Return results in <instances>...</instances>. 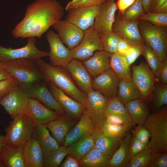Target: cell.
Returning a JSON list of instances; mask_svg holds the SVG:
<instances>
[{
  "mask_svg": "<svg viewBox=\"0 0 167 167\" xmlns=\"http://www.w3.org/2000/svg\"><path fill=\"white\" fill-rule=\"evenodd\" d=\"M117 9L115 0H106L101 5L100 10L92 27L100 35L105 32L112 31Z\"/></svg>",
  "mask_w": 167,
  "mask_h": 167,
  "instance_id": "19",
  "label": "cell"
},
{
  "mask_svg": "<svg viewBox=\"0 0 167 167\" xmlns=\"http://www.w3.org/2000/svg\"><path fill=\"white\" fill-rule=\"evenodd\" d=\"M94 146L92 135L84 136L66 146L67 153L79 162Z\"/></svg>",
  "mask_w": 167,
  "mask_h": 167,
  "instance_id": "31",
  "label": "cell"
},
{
  "mask_svg": "<svg viewBox=\"0 0 167 167\" xmlns=\"http://www.w3.org/2000/svg\"><path fill=\"white\" fill-rule=\"evenodd\" d=\"M152 150L148 146L132 157L126 167H148Z\"/></svg>",
  "mask_w": 167,
  "mask_h": 167,
  "instance_id": "39",
  "label": "cell"
},
{
  "mask_svg": "<svg viewBox=\"0 0 167 167\" xmlns=\"http://www.w3.org/2000/svg\"><path fill=\"white\" fill-rule=\"evenodd\" d=\"M76 120L65 113L61 114L58 119L51 121L45 125L60 146L63 145L67 134L75 125Z\"/></svg>",
  "mask_w": 167,
  "mask_h": 167,
  "instance_id": "21",
  "label": "cell"
},
{
  "mask_svg": "<svg viewBox=\"0 0 167 167\" xmlns=\"http://www.w3.org/2000/svg\"><path fill=\"white\" fill-rule=\"evenodd\" d=\"M73 59L85 61L92 56L94 51L103 50L99 33L92 27L84 31L80 43L71 50Z\"/></svg>",
  "mask_w": 167,
  "mask_h": 167,
  "instance_id": "8",
  "label": "cell"
},
{
  "mask_svg": "<svg viewBox=\"0 0 167 167\" xmlns=\"http://www.w3.org/2000/svg\"><path fill=\"white\" fill-rule=\"evenodd\" d=\"M60 167H79L78 162L73 156L67 155L64 161L60 165Z\"/></svg>",
  "mask_w": 167,
  "mask_h": 167,
  "instance_id": "54",
  "label": "cell"
},
{
  "mask_svg": "<svg viewBox=\"0 0 167 167\" xmlns=\"http://www.w3.org/2000/svg\"><path fill=\"white\" fill-rule=\"evenodd\" d=\"M131 133L132 136L140 142L144 144L148 145L150 134L148 129L142 124H139L137 126H135L131 130Z\"/></svg>",
  "mask_w": 167,
  "mask_h": 167,
  "instance_id": "44",
  "label": "cell"
},
{
  "mask_svg": "<svg viewBox=\"0 0 167 167\" xmlns=\"http://www.w3.org/2000/svg\"><path fill=\"white\" fill-rule=\"evenodd\" d=\"M142 125L150 133L151 139L148 146L152 152H167V105L150 114Z\"/></svg>",
  "mask_w": 167,
  "mask_h": 167,
  "instance_id": "4",
  "label": "cell"
},
{
  "mask_svg": "<svg viewBox=\"0 0 167 167\" xmlns=\"http://www.w3.org/2000/svg\"><path fill=\"white\" fill-rule=\"evenodd\" d=\"M167 1V0H152L149 11L155 12L161 5Z\"/></svg>",
  "mask_w": 167,
  "mask_h": 167,
  "instance_id": "55",
  "label": "cell"
},
{
  "mask_svg": "<svg viewBox=\"0 0 167 167\" xmlns=\"http://www.w3.org/2000/svg\"><path fill=\"white\" fill-rule=\"evenodd\" d=\"M132 70V80L140 93L141 99L148 100L154 88V75L144 62L133 66Z\"/></svg>",
  "mask_w": 167,
  "mask_h": 167,
  "instance_id": "9",
  "label": "cell"
},
{
  "mask_svg": "<svg viewBox=\"0 0 167 167\" xmlns=\"http://www.w3.org/2000/svg\"><path fill=\"white\" fill-rule=\"evenodd\" d=\"M117 96L123 104L133 100L141 99L140 93L132 81L131 76L120 79Z\"/></svg>",
  "mask_w": 167,
  "mask_h": 167,
  "instance_id": "32",
  "label": "cell"
},
{
  "mask_svg": "<svg viewBox=\"0 0 167 167\" xmlns=\"http://www.w3.org/2000/svg\"><path fill=\"white\" fill-rule=\"evenodd\" d=\"M13 78L2 68L0 67V80Z\"/></svg>",
  "mask_w": 167,
  "mask_h": 167,
  "instance_id": "58",
  "label": "cell"
},
{
  "mask_svg": "<svg viewBox=\"0 0 167 167\" xmlns=\"http://www.w3.org/2000/svg\"><path fill=\"white\" fill-rule=\"evenodd\" d=\"M120 79L110 68L94 77L92 88L97 91L109 99L117 96Z\"/></svg>",
  "mask_w": 167,
  "mask_h": 167,
  "instance_id": "16",
  "label": "cell"
},
{
  "mask_svg": "<svg viewBox=\"0 0 167 167\" xmlns=\"http://www.w3.org/2000/svg\"><path fill=\"white\" fill-rule=\"evenodd\" d=\"M47 81L36 84L25 91L30 98L36 99L49 109L61 114L66 113L54 99L46 85Z\"/></svg>",
  "mask_w": 167,
  "mask_h": 167,
  "instance_id": "20",
  "label": "cell"
},
{
  "mask_svg": "<svg viewBox=\"0 0 167 167\" xmlns=\"http://www.w3.org/2000/svg\"><path fill=\"white\" fill-rule=\"evenodd\" d=\"M27 43L24 47L13 49L11 47L5 48L0 45V59L4 60L26 58L36 60L48 56V53L37 48L35 37L27 38Z\"/></svg>",
  "mask_w": 167,
  "mask_h": 167,
  "instance_id": "11",
  "label": "cell"
},
{
  "mask_svg": "<svg viewBox=\"0 0 167 167\" xmlns=\"http://www.w3.org/2000/svg\"><path fill=\"white\" fill-rule=\"evenodd\" d=\"M94 147L103 154L112 156L118 148L121 140L115 139L105 135L101 129L96 128L92 135Z\"/></svg>",
  "mask_w": 167,
  "mask_h": 167,
  "instance_id": "27",
  "label": "cell"
},
{
  "mask_svg": "<svg viewBox=\"0 0 167 167\" xmlns=\"http://www.w3.org/2000/svg\"><path fill=\"white\" fill-rule=\"evenodd\" d=\"M155 76L162 84H167V58L161 62Z\"/></svg>",
  "mask_w": 167,
  "mask_h": 167,
  "instance_id": "50",
  "label": "cell"
},
{
  "mask_svg": "<svg viewBox=\"0 0 167 167\" xmlns=\"http://www.w3.org/2000/svg\"><path fill=\"white\" fill-rule=\"evenodd\" d=\"M131 127L105 122L101 129L103 133L110 138L121 140Z\"/></svg>",
  "mask_w": 167,
  "mask_h": 167,
  "instance_id": "38",
  "label": "cell"
},
{
  "mask_svg": "<svg viewBox=\"0 0 167 167\" xmlns=\"http://www.w3.org/2000/svg\"><path fill=\"white\" fill-rule=\"evenodd\" d=\"M144 43L132 46L131 53L126 56L122 55L124 61L128 67H130L131 65L141 54V48Z\"/></svg>",
  "mask_w": 167,
  "mask_h": 167,
  "instance_id": "47",
  "label": "cell"
},
{
  "mask_svg": "<svg viewBox=\"0 0 167 167\" xmlns=\"http://www.w3.org/2000/svg\"><path fill=\"white\" fill-rule=\"evenodd\" d=\"M5 143L6 140L5 136L3 135H0V153ZM0 167H2L0 164Z\"/></svg>",
  "mask_w": 167,
  "mask_h": 167,
  "instance_id": "59",
  "label": "cell"
},
{
  "mask_svg": "<svg viewBox=\"0 0 167 167\" xmlns=\"http://www.w3.org/2000/svg\"><path fill=\"white\" fill-rule=\"evenodd\" d=\"M154 12L158 13H167V1L161 5Z\"/></svg>",
  "mask_w": 167,
  "mask_h": 167,
  "instance_id": "57",
  "label": "cell"
},
{
  "mask_svg": "<svg viewBox=\"0 0 167 167\" xmlns=\"http://www.w3.org/2000/svg\"><path fill=\"white\" fill-rule=\"evenodd\" d=\"M140 20L149 22L156 26L164 28L167 26V13H158L148 12L139 19Z\"/></svg>",
  "mask_w": 167,
  "mask_h": 167,
  "instance_id": "43",
  "label": "cell"
},
{
  "mask_svg": "<svg viewBox=\"0 0 167 167\" xmlns=\"http://www.w3.org/2000/svg\"><path fill=\"white\" fill-rule=\"evenodd\" d=\"M111 156L103 154L94 147L78 163L79 167H108Z\"/></svg>",
  "mask_w": 167,
  "mask_h": 167,
  "instance_id": "33",
  "label": "cell"
},
{
  "mask_svg": "<svg viewBox=\"0 0 167 167\" xmlns=\"http://www.w3.org/2000/svg\"><path fill=\"white\" fill-rule=\"evenodd\" d=\"M82 0H72L69 2L66 5L65 8V9L66 11H67L70 7L74 3L76 2H79Z\"/></svg>",
  "mask_w": 167,
  "mask_h": 167,
  "instance_id": "60",
  "label": "cell"
},
{
  "mask_svg": "<svg viewBox=\"0 0 167 167\" xmlns=\"http://www.w3.org/2000/svg\"><path fill=\"white\" fill-rule=\"evenodd\" d=\"M62 42L71 50L81 41L84 31L66 20H60L53 26Z\"/></svg>",
  "mask_w": 167,
  "mask_h": 167,
  "instance_id": "14",
  "label": "cell"
},
{
  "mask_svg": "<svg viewBox=\"0 0 167 167\" xmlns=\"http://www.w3.org/2000/svg\"><path fill=\"white\" fill-rule=\"evenodd\" d=\"M106 0H82L79 2L73 4L70 7L69 9L79 7L101 5Z\"/></svg>",
  "mask_w": 167,
  "mask_h": 167,
  "instance_id": "52",
  "label": "cell"
},
{
  "mask_svg": "<svg viewBox=\"0 0 167 167\" xmlns=\"http://www.w3.org/2000/svg\"><path fill=\"white\" fill-rule=\"evenodd\" d=\"M101 5L72 8L67 10L65 19L84 31L92 26Z\"/></svg>",
  "mask_w": 167,
  "mask_h": 167,
  "instance_id": "13",
  "label": "cell"
},
{
  "mask_svg": "<svg viewBox=\"0 0 167 167\" xmlns=\"http://www.w3.org/2000/svg\"><path fill=\"white\" fill-rule=\"evenodd\" d=\"M29 101L26 92L18 84L0 99V105L13 119L25 111Z\"/></svg>",
  "mask_w": 167,
  "mask_h": 167,
  "instance_id": "12",
  "label": "cell"
},
{
  "mask_svg": "<svg viewBox=\"0 0 167 167\" xmlns=\"http://www.w3.org/2000/svg\"><path fill=\"white\" fill-rule=\"evenodd\" d=\"M124 105L133 126L143 124L150 114L148 108L141 99L131 101Z\"/></svg>",
  "mask_w": 167,
  "mask_h": 167,
  "instance_id": "29",
  "label": "cell"
},
{
  "mask_svg": "<svg viewBox=\"0 0 167 167\" xmlns=\"http://www.w3.org/2000/svg\"><path fill=\"white\" fill-rule=\"evenodd\" d=\"M26 167H42L44 154L37 141L33 137L24 144L23 150Z\"/></svg>",
  "mask_w": 167,
  "mask_h": 167,
  "instance_id": "26",
  "label": "cell"
},
{
  "mask_svg": "<svg viewBox=\"0 0 167 167\" xmlns=\"http://www.w3.org/2000/svg\"><path fill=\"white\" fill-rule=\"evenodd\" d=\"M24 113L35 125H45L51 121L58 119L61 115L49 109L36 99L30 97Z\"/></svg>",
  "mask_w": 167,
  "mask_h": 167,
  "instance_id": "17",
  "label": "cell"
},
{
  "mask_svg": "<svg viewBox=\"0 0 167 167\" xmlns=\"http://www.w3.org/2000/svg\"><path fill=\"white\" fill-rule=\"evenodd\" d=\"M106 114H113L118 115L132 122L131 118L124 105L121 102L117 96L108 100L106 110Z\"/></svg>",
  "mask_w": 167,
  "mask_h": 167,
  "instance_id": "37",
  "label": "cell"
},
{
  "mask_svg": "<svg viewBox=\"0 0 167 167\" xmlns=\"http://www.w3.org/2000/svg\"><path fill=\"white\" fill-rule=\"evenodd\" d=\"M152 0H142V4L144 13H147L149 11Z\"/></svg>",
  "mask_w": 167,
  "mask_h": 167,
  "instance_id": "56",
  "label": "cell"
},
{
  "mask_svg": "<svg viewBox=\"0 0 167 167\" xmlns=\"http://www.w3.org/2000/svg\"><path fill=\"white\" fill-rule=\"evenodd\" d=\"M103 50L111 54L117 51L116 45L121 37L112 31H107L100 35Z\"/></svg>",
  "mask_w": 167,
  "mask_h": 167,
  "instance_id": "40",
  "label": "cell"
},
{
  "mask_svg": "<svg viewBox=\"0 0 167 167\" xmlns=\"http://www.w3.org/2000/svg\"><path fill=\"white\" fill-rule=\"evenodd\" d=\"M116 50L120 54L126 56L131 52L132 46L127 41L121 38L117 43Z\"/></svg>",
  "mask_w": 167,
  "mask_h": 167,
  "instance_id": "51",
  "label": "cell"
},
{
  "mask_svg": "<svg viewBox=\"0 0 167 167\" xmlns=\"http://www.w3.org/2000/svg\"><path fill=\"white\" fill-rule=\"evenodd\" d=\"M144 13L142 0H136L121 14V18L126 21L139 20V18Z\"/></svg>",
  "mask_w": 167,
  "mask_h": 167,
  "instance_id": "41",
  "label": "cell"
},
{
  "mask_svg": "<svg viewBox=\"0 0 167 167\" xmlns=\"http://www.w3.org/2000/svg\"><path fill=\"white\" fill-rule=\"evenodd\" d=\"M18 85L17 81L13 78L0 80V99Z\"/></svg>",
  "mask_w": 167,
  "mask_h": 167,
  "instance_id": "48",
  "label": "cell"
},
{
  "mask_svg": "<svg viewBox=\"0 0 167 167\" xmlns=\"http://www.w3.org/2000/svg\"><path fill=\"white\" fill-rule=\"evenodd\" d=\"M0 65L10 76L17 81L18 85L25 92L36 84L47 81L36 60L0 59Z\"/></svg>",
  "mask_w": 167,
  "mask_h": 167,
  "instance_id": "2",
  "label": "cell"
},
{
  "mask_svg": "<svg viewBox=\"0 0 167 167\" xmlns=\"http://www.w3.org/2000/svg\"><path fill=\"white\" fill-rule=\"evenodd\" d=\"M110 66L120 79L131 77L130 67L126 64L122 55L117 51L111 54Z\"/></svg>",
  "mask_w": 167,
  "mask_h": 167,
  "instance_id": "34",
  "label": "cell"
},
{
  "mask_svg": "<svg viewBox=\"0 0 167 167\" xmlns=\"http://www.w3.org/2000/svg\"><path fill=\"white\" fill-rule=\"evenodd\" d=\"M46 38L50 47L48 56L50 64L65 68L73 59L71 50L64 46L58 34L52 30L47 31Z\"/></svg>",
  "mask_w": 167,
  "mask_h": 167,
  "instance_id": "10",
  "label": "cell"
},
{
  "mask_svg": "<svg viewBox=\"0 0 167 167\" xmlns=\"http://www.w3.org/2000/svg\"><path fill=\"white\" fill-rule=\"evenodd\" d=\"M68 154L66 147L62 146L44 155L42 167H58Z\"/></svg>",
  "mask_w": 167,
  "mask_h": 167,
  "instance_id": "35",
  "label": "cell"
},
{
  "mask_svg": "<svg viewBox=\"0 0 167 167\" xmlns=\"http://www.w3.org/2000/svg\"><path fill=\"white\" fill-rule=\"evenodd\" d=\"M6 127V143L23 144L32 137L35 125L24 112L15 117Z\"/></svg>",
  "mask_w": 167,
  "mask_h": 167,
  "instance_id": "6",
  "label": "cell"
},
{
  "mask_svg": "<svg viewBox=\"0 0 167 167\" xmlns=\"http://www.w3.org/2000/svg\"><path fill=\"white\" fill-rule=\"evenodd\" d=\"M136 0H118L117 2V8L122 14L126 9L131 6Z\"/></svg>",
  "mask_w": 167,
  "mask_h": 167,
  "instance_id": "53",
  "label": "cell"
},
{
  "mask_svg": "<svg viewBox=\"0 0 167 167\" xmlns=\"http://www.w3.org/2000/svg\"><path fill=\"white\" fill-rule=\"evenodd\" d=\"M153 102L156 109H159L167 105V84H162L154 87Z\"/></svg>",
  "mask_w": 167,
  "mask_h": 167,
  "instance_id": "42",
  "label": "cell"
},
{
  "mask_svg": "<svg viewBox=\"0 0 167 167\" xmlns=\"http://www.w3.org/2000/svg\"><path fill=\"white\" fill-rule=\"evenodd\" d=\"M95 128L85 107L79 122L67 134L63 146L66 147L82 137L92 135Z\"/></svg>",
  "mask_w": 167,
  "mask_h": 167,
  "instance_id": "24",
  "label": "cell"
},
{
  "mask_svg": "<svg viewBox=\"0 0 167 167\" xmlns=\"http://www.w3.org/2000/svg\"><path fill=\"white\" fill-rule=\"evenodd\" d=\"M47 82H51L75 101L84 104L87 94L79 90L64 69L54 66L41 58L36 60Z\"/></svg>",
  "mask_w": 167,
  "mask_h": 167,
  "instance_id": "3",
  "label": "cell"
},
{
  "mask_svg": "<svg viewBox=\"0 0 167 167\" xmlns=\"http://www.w3.org/2000/svg\"><path fill=\"white\" fill-rule=\"evenodd\" d=\"M148 145L143 143L132 136L128 151V156L129 161L133 156L146 148Z\"/></svg>",
  "mask_w": 167,
  "mask_h": 167,
  "instance_id": "46",
  "label": "cell"
},
{
  "mask_svg": "<svg viewBox=\"0 0 167 167\" xmlns=\"http://www.w3.org/2000/svg\"><path fill=\"white\" fill-rule=\"evenodd\" d=\"M32 137L39 143L44 155L59 147L45 125H35Z\"/></svg>",
  "mask_w": 167,
  "mask_h": 167,
  "instance_id": "28",
  "label": "cell"
},
{
  "mask_svg": "<svg viewBox=\"0 0 167 167\" xmlns=\"http://www.w3.org/2000/svg\"><path fill=\"white\" fill-rule=\"evenodd\" d=\"M139 20L126 21L117 18L113 24L112 31L117 34L131 46L142 44L144 42V41L139 32Z\"/></svg>",
  "mask_w": 167,
  "mask_h": 167,
  "instance_id": "15",
  "label": "cell"
},
{
  "mask_svg": "<svg viewBox=\"0 0 167 167\" xmlns=\"http://www.w3.org/2000/svg\"><path fill=\"white\" fill-rule=\"evenodd\" d=\"M140 21L139 31L144 41L157 54L161 62L167 58L166 28L157 26L146 21Z\"/></svg>",
  "mask_w": 167,
  "mask_h": 167,
  "instance_id": "5",
  "label": "cell"
},
{
  "mask_svg": "<svg viewBox=\"0 0 167 167\" xmlns=\"http://www.w3.org/2000/svg\"><path fill=\"white\" fill-rule=\"evenodd\" d=\"M48 82L51 93L66 113L74 119L78 120L84 111V105L71 98L52 82Z\"/></svg>",
  "mask_w": 167,
  "mask_h": 167,
  "instance_id": "18",
  "label": "cell"
},
{
  "mask_svg": "<svg viewBox=\"0 0 167 167\" xmlns=\"http://www.w3.org/2000/svg\"><path fill=\"white\" fill-rule=\"evenodd\" d=\"M24 146L5 143L0 153L2 167H26L23 154Z\"/></svg>",
  "mask_w": 167,
  "mask_h": 167,
  "instance_id": "22",
  "label": "cell"
},
{
  "mask_svg": "<svg viewBox=\"0 0 167 167\" xmlns=\"http://www.w3.org/2000/svg\"><path fill=\"white\" fill-rule=\"evenodd\" d=\"M0 67L2 68L1 67V65H0Z\"/></svg>",
  "mask_w": 167,
  "mask_h": 167,
  "instance_id": "61",
  "label": "cell"
},
{
  "mask_svg": "<svg viewBox=\"0 0 167 167\" xmlns=\"http://www.w3.org/2000/svg\"><path fill=\"white\" fill-rule=\"evenodd\" d=\"M111 55L104 50H98L82 62L91 76L94 77L110 68Z\"/></svg>",
  "mask_w": 167,
  "mask_h": 167,
  "instance_id": "25",
  "label": "cell"
},
{
  "mask_svg": "<svg viewBox=\"0 0 167 167\" xmlns=\"http://www.w3.org/2000/svg\"><path fill=\"white\" fill-rule=\"evenodd\" d=\"M105 122L131 128L133 126L131 121L120 116L113 114H106Z\"/></svg>",
  "mask_w": 167,
  "mask_h": 167,
  "instance_id": "49",
  "label": "cell"
},
{
  "mask_svg": "<svg viewBox=\"0 0 167 167\" xmlns=\"http://www.w3.org/2000/svg\"><path fill=\"white\" fill-rule=\"evenodd\" d=\"M87 94L84 104L85 108L95 127L101 129L105 122L106 110L109 99L93 89Z\"/></svg>",
  "mask_w": 167,
  "mask_h": 167,
  "instance_id": "7",
  "label": "cell"
},
{
  "mask_svg": "<svg viewBox=\"0 0 167 167\" xmlns=\"http://www.w3.org/2000/svg\"><path fill=\"white\" fill-rule=\"evenodd\" d=\"M167 152H152L151 159L148 167H167Z\"/></svg>",
  "mask_w": 167,
  "mask_h": 167,
  "instance_id": "45",
  "label": "cell"
},
{
  "mask_svg": "<svg viewBox=\"0 0 167 167\" xmlns=\"http://www.w3.org/2000/svg\"><path fill=\"white\" fill-rule=\"evenodd\" d=\"M141 54L144 57L148 65L155 75L161 62L159 56L146 43H144L142 46Z\"/></svg>",
  "mask_w": 167,
  "mask_h": 167,
  "instance_id": "36",
  "label": "cell"
},
{
  "mask_svg": "<svg viewBox=\"0 0 167 167\" xmlns=\"http://www.w3.org/2000/svg\"><path fill=\"white\" fill-rule=\"evenodd\" d=\"M70 72L77 85L86 94L92 89V80L82 62L72 59L65 67Z\"/></svg>",
  "mask_w": 167,
  "mask_h": 167,
  "instance_id": "23",
  "label": "cell"
},
{
  "mask_svg": "<svg viewBox=\"0 0 167 167\" xmlns=\"http://www.w3.org/2000/svg\"><path fill=\"white\" fill-rule=\"evenodd\" d=\"M24 16L12 31L15 38H41L49 28L60 20L64 9L56 0H36L26 7Z\"/></svg>",
  "mask_w": 167,
  "mask_h": 167,
  "instance_id": "1",
  "label": "cell"
},
{
  "mask_svg": "<svg viewBox=\"0 0 167 167\" xmlns=\"http://www.w3.org/2000/svg\"><path fill=\"white\" fill-rule=\"evenodd\" d=\"M132 135L128 131L122 139L118 148L113 155L108 167H126L129 160L128 151Z\"/></svg>",
  "mask_w": 167,
  "mask_h": 167,
  "instance_id": "30",
  "label": "cell"
}]
</instances>
